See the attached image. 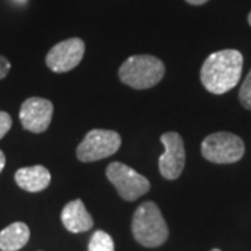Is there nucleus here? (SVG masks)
Wrapping results in <instances>:
<instances>
[{"instance_id":"obj_10","label":"nucleus","mask_w":251,"mask_h":251,"mask_svg":"<svg viewBox=\"0 0 251 251\" xmlns=\"http://www.w3.org/2000/svg\"><path fill=\"white\" fill-rule=\"evenodd\" d=\"M62 222L64 227L72 232V233H81L87 232L94 226V221L90 212L84 205L81 200H74L63 208L62 211Z\"/></svg>"},{"instance_id":"obj_5","label":"nucleus","mask_w":251,"mask_h":251,"mask_svg":"<svg viewBox=\"0 0 251 251\" xmlns=\"http://www.w3.org/2000/svg\"><path fill=\"white\" fill-rule=\"evenodd\" d=\"M122 137L113 130H91L77 147V158L81 162H95L112 156L119 151Z\"/></svg>"},{"instance_id":"obj_20","label":"nucleus","mask_w":251,"mask_h":251,"mask_svg":"<svg viewBox=\"0 0 251 251\" xmlns=\"http://www.w3.org/2000/svg\"><path fill=\"white\" fill-rule=\"evenodd\" d=\"M249 24L251 25V11H250V14H249Z\"/></svg>"},{"instance_id":"obj_12","label":"nucleus","mask_w":251,"mask_h":251,"mask_svg":"<svg viewBox=\"0 0 251 251\" xmlns=\"http://www.w3.org/2000/svg\"><path fill=\"white\" fill-rule=\"evenodd\" d=\"M29 227L23 222H14L0 232V250L18 251L29 240Z\"/></svg>"},{"instance_id":"obj_1","label":"nucleus","mask_w":251,"mask_h":251,"mask_svg":"<svg viewBox=\"0 0 251 251\" xmlns=\"http://www.w3.org/2000/svg\"><path fill=\"white\" fill-rule=\"evenodd\" d=\"M242 72L243 54L236 49H224L206 57L200 77L206 91L222 95L239 84Z\"/></svg>"},{"instance_id":"obj_7","label":"nucleus","mask_w":251,"mask_h":251,"mask_svg":"<svg viewBox=\"0 0 251 251\" xmlns=\"http://www.w3.org/2000/svg\"><path fill=\"white\" fill-rule=\"evenodd\" d=\"M85 53V44L80 38H70L54 45L46 54V66L54 73H67L77 67Z\"/></svg>"},{"instance_id":"obj_3","label":"nucleus","mask_w":251,"mask_h":251,"mask_svg":"<svg viewBox=\"0 0 251 251\" xmlns=\"http://www.w3.org/2000/svg\"><path fill=\"white\" fill-rule=\"evenodd\" d=\"M165 75V64L151 54H137L126 60L119 69V77L134 90L155 87Z\"/></svg>"},{"instance_id":"obj_18","label":"nucleus","mask_w":251,"mask_h":251,"mask_svg":"<svg viewBox=\"0 0 251 251\" xmlns=\"http://www.w3.org/2000/svg\"><path fill=\"white\" fill-rule=\"evenodd\" d=\"M186 1L190 3V4H193V6H201V4L206 3L208 0H186Z\"/></svg>"},{"instance_id":"obj_21","label":"nucleus","mask_w":251,"mask_h":251,"mask_svg":"<svg viewBox=\"0 0 251 251\" xmlns=\"http://www.w3.org/2000/svg\"><path fill=\"white\" fill-rule=\"evenodd\" d=\"M211 251H221L219 249H214V250H211Z\"/></svg>"},{"instance_id":"obj_4","label":"nucleus","mask_w":251,"mask_h":251,"mask_svg":"<svg viewBox=\"0 0 251 251\" xmlns=\"http://www.w3.org/2000/svg\"><path fill=\"white\" fill-rule=\"evenodd\" d=\"M244 143L233 133L219 131L209 134L201 144V153L206 161L212 163H234L244 155Z\"/></svg>"},{"instance_id":"obj_19","label":"nucleus","mask_w":251,"mask_h":251,"mask_svg":"<svg viewBox=\"0 0 251 251\" xmlns=\"http://www.w3.org/2000/svg\"><path fill=\"white\" fill-rule=\"evenodd\" d=\"M13 1H16V3H18V4H21V6L27 3V0H13Z\"/></svg>"},{"instance_id":"obj_8","label":"nucleus","mask_w":251,"mask_h":251,"mask_svg":"<svg viewBox=\"0 0 251 251\" xmlns=\"http://www.w3.org/2000/svg\"><path fill=\"white\" fill-rule=\"evenodd\" d=\"M165 152L159 158V172L166 180H176L181 175L186 163L184 143L180 134L175 131L165 133L161 137Z\"/></svg>"},{"instance_id":"obj_13","label":"nucleus","mask_w":251,"mask_h":251,"mask_svg":"<svg viewBox=\"0 0 251 251\" xmlns=\"http://www.w3.org/2000/svg\"><path fill=\"white\" fill-rule=\"evenodd\" d=\"M88 251H115L113 239L106 232L98 230L91 237L90 244H88Z\"/></svg>"},{"instance_id":"obj_15","label":"nucleus","mask_w":251,"mask_h":251,"mask_svg":"<svg viewBox=\"0 0 251 251\" xmlns=\"http://www.w3.org/2000/svg\"><path fill=\"white\" fill-rule=\"evenodd\" d=\"M13 126V119L7 112H1L0 110V140L7 134Z\"/></svg>"},{"instance_id":"obj_17","label":"nucleus","mask_w":251,"mask_h":251,"mask_svg":"<svg viewBox=\"0 0 251 251\" xmlns=\"http://www.w3.org/2000/svg\"><path fill=\"white\" fill-rule=\"evenodd\" d=\"M4 166H6V156H4L3 151L0 150V173L4 169Z\"/></svg>"},{"instance_id":"obj_2","label":"nucleus","mask_w":251,"mask_h":251,"mask_svg":"<svg viewBox=\"0 0 251 251\" xmlns=\"http://www.w3.org/2000/svg\"><path fill=\"white\" fill-rule=\"evenodd\" d=\"M131 230L134 239L144 247H159L168 240L169 229L155 202L147 201L135 209Z\"/></svg>"},{"instance_id":"obj_11","label":"nucleus","mask_w":251,"mask_h":251,"mask_svg":"<svg viewBox=\"0 0 251 251\" xmlns=\"http://www.w3.org/2000/svg\"><path fill=\"white\" fill-rule=\"evenodd\" d=\"M14 180L18 187L28 193H39L50 184V172L42 165H35L29 168H21L16 172Z\"/></svg>"},{"instance_id":"obj_14","label":"nucleus","mask_w":251,"mask_h":251,"mask_svg":"<svg viewBox=\"0 0 251 251\" xmlns=\"http://www.w3.org/2000/svg\"><path fill=\"white\" fill-rule=\"evenodd\" d=\"M239 99H240V103L244 108L251 110V70L247 74L246 80L243 81L242 88L239 92Z\"/></svg>"},{"instance_id":"obj_6","label":"nucleus","mask_w":251,"mask_h":251,"mask_svg":"<svg viewBox=\"0 0 251 251\" xmlns=\"http://www.w3.org/2000/svg\"><path fill=\"white\" fill-rule=\"evenodd\" d=\"M106 177L115 186L120 197L126 201H135L150 191V181L143 175L122 162H113L106 169Z\"/></svg>"},{"instance_id":"obj_9","label":"nucleus","mask_w":251,"mask_h":251,"mask_svg":"<svg viewBox=\"0 0 251 251\" xmlns=\"http://www.w3.org/2000/svg\"><path fill=\"white\" fill-rule=\"evenodd\" d=\"M53 116V103L45 98L31 97L23 102L20 109V122L31 133H44L50 126Z\"/></svg>"},{"instance_id":"obj_16","label":"nucleus","mask_w":251,"mask_h":251,"mask_svg":"<svg viewBox=\"0 0 251 251\" xmlns=\"http://www.w3.org/2000/svg\"><path fill=\"white\" fill-rule=\"evenodd\" d=\"M10 69H11V64H10L9 60L4 56L0 54V80H3V78L7 77Z\"/></svg>"}]
</instances>
